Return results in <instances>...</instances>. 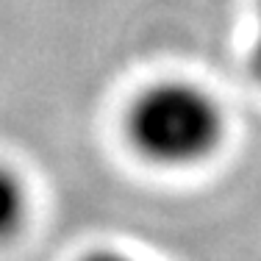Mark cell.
I'll list each match as a JSON object with an SVG mask.
<instances>
[{
	"label": "cell",
	"instance_id": "1",
	"mask_svg": "<svg viewBox=\"0 0 261 261\" xmlns=\"http://www.w3.org/2000/svg\"><path fill=\"white\" fill-rule=\"evenodd\" d=\"M128 142L159 167H195L222 147L225 114L211 92L189 81H161L134 97L125 114Z\"/></svg>",
	"mask_w": 261,
	"mask_h": 261
},
{
	"label": "cell",
	"instance_id": "2",
	"mask_svg": "<svg viewBox=\"0 0 261 261\" xmlns=\"http://www.w3.org/2000/svg\"><path fill=\"white\" fill-rule=\"evenodd\" d=\"M25 211L28 200L20 178L0 167V239H9L20 231L25 222Z\"/></svg>",
	"mask_w": 261,
	"mask_h": 261
},
{
	"label": "cell",
	"instance_id": "3",
	"mask_svg": "<svg viewBox=\"0 0 261 261\" xmlns=\"http://www.w3.org/2000/svg\"><path fill=\"white\" fill-rule=\"evenodd\" d=\"M250 67L253 75L261 81V0H258V20H256V39H253V50H250Z\"/></svg>",
	"mask_w": 261,
	"mask_h": 261
},
{
	"label": "cell",
	"instance_id": "4",
	"mask_svg": "<svg viewBox=\"0 0 261 261\" xmlns=\"http://www.w3.org/2000/svg\"><path fill=\"white\" fill-rule=\"evenodd\" d=\"M81 261H136V258L122 256V253H117V250H95V253H89V256H84Z\"/></svg>",
	"mask_w": 261,
	"mask_h": 261
}]
</instances>
